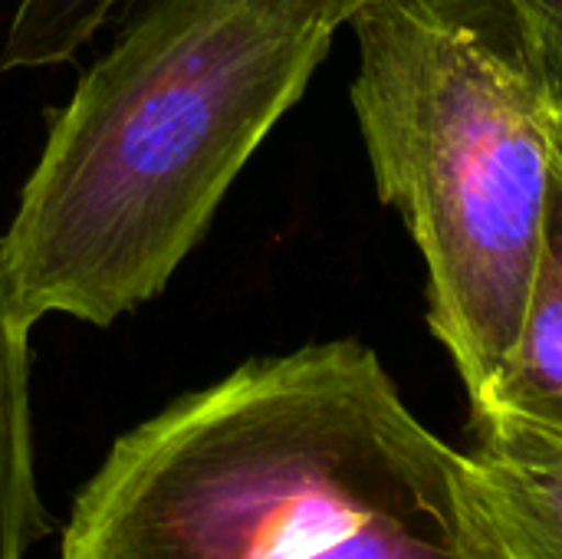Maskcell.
<instances>
[{"mask_svg": "<svg viewBox=\"0 0 562 559\" xmlns=\"http://www.w3.org/2000/svg\"><path fill=\"white\" fill-rule=\"evenodd\" d=\"M59 559H501L468 455L382 359L333 339L250 359L125 432Z\"/></svg>", "mask_w": 562, "mask_h": 559, "instance_id": "1", "label": "cell"}, {"mask_svg": "<svg viewBox=\"0 0 562 559\" xmlns=\"http://www.w3.org/2000/svg\"><path fill=\"white\" fill-rule=\"evenodd\" d=\"M329 43L280 0H142L49 125L0 241L13 320L109 326L161 293Z\"/></svg>", "mask_w": 562, "mask_h": 559, "instance_id": "2", "label": "cell"}, {"mask_svg": "<svg viewBox=\"0 0 562 559\" xmlns=\"http://www.w3.org/2000/svg\"><path fill=\"white\" fill-rule=\"evenodd\" d=\"M352 30L375 191L422 250L428 326L477 402L524 320L560 102L501 0H375Z\"/></svg>", "mask_w": 562, "mask_h": 559, "instance_id": "3", "label": "cell"}, {"mask_svg": "<svg viewBox=\"0 0 562 559\" xmlns=\"http://www.w3.org/2000/svg\"><path fill=\"white\" fill-rule=\"evenodd\" d=\"M468 461L501 559H562V438L471 409Z\"/></svg>", "mask_w": 562, "mask_h": 559, "instance_id": "4", "label": "cell"}, {"mask_svg": "<svg viewBox=\"0 0 562 559\" xmlns=\"http://www.w3.org/2000/svg\"><path fill=\"white\" fill-rule=\"evenodd\" d=\"M471 409H497L562 438V112L553 122V178L540 250L517 339Z\"/></svg>", "mask_w": 562, "mask_h": 559, "instance_id": "5", "label": "cell"}, {"mask_svg": "<svg viewBox=\"0 0 562 559\" xmlns=\"http://www.w3.org/2000/svg\"><path fill=\"white\" fill-rule=\"evenodd\" d=\"M26 336L30 329L13 320L0 280V559H26L53 534L36 494Z\"/></svg>", "mask_w": 562, "mask_h": 559, "instance_id": "6", "label": "cell"}, {"mask_svg": "<svg viewBox=\"0 0 562 559\" xmlns=\"http://www.w3.org/2000/svg\"><path fill=\"white\" fill-rule=\"evenodd\" d=\"M142 0H20L0 66L16 69V66H49L69 59L105 20H112L122 10H135ZM290 7L296 16L339 30L342 23H352L356 13H362L375 0H280Z\"/></svg>", "mask_w": 562, "mask_h": 559, "instance_id": "7", "label": "cell"}, {"mask_svg": "<svg viewBox=\"0 0 562 559\" xmlns=\"http://www.w3.org/2000/svg\"><path fill=\"white\" fill-rule=\"evenodd\" d=\"M562 109V0H501Z\"/></svg>", "mask_w": 562, "mask_h": 559, "instance_id": "8", "label": "cell"}]
</instances>
